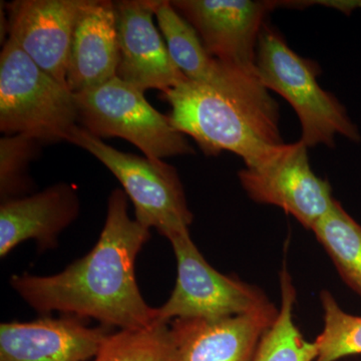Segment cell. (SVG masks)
<instances>
[{
    "instance_id": "52a82bcc",
    "label": "cell",
    "mask_w": 361,
    "mask_h": 361,
    "mask_svg": "<svg viewBox=\"0 0 361 361\" xmlns=\"http://www.w3.org/2000/svg\"><path fill=\"white\" fill-rule=\"evenodd\" d=\"M170 243L177 260V281L168 300L158 307L157 322L220 319L273 305L258 287L222 274L209 264L191 235H182Z\"/></svg>"
},
{
    "instance_id": "5b68a950",
    "label": "cell",
    "mask_w": 361,
    "mask_h": 361,
    "mask_svg": "<svg viewBox=\"0 0 361 361\" xmlns=\"http://www.w3.org/2000/svg\"><path fill=\"white\" fill-rule=\"evenodd\" d=\"M70 142L89 152L111 171L133 202L135 219L142 227L156 229L169 241L190 234L193 214L173 166L118 151L80 126L73 130Z\"/></svg>"
},
{
    "instance_id": "e0dca14e",
    "label": "cell",
    "mask_w": 361,
    "mask_h": 361,
    "mask_svg": "<svg viewBox=\"0 0 361 361\" xmlns=\"http://www.w3.org/2000/svg\"><path fill=\"white\" fill-rule=\"evenodd\" d=\"M342 280L361 297V225L338 201L311 230Z\"/></svg>"
},
{
    "instance_id": "6da1fadb",
    "label": "cell",
    "mask_w": 361,
    "mask_h": 361,
    "mask_svg": "<svg viewBox=\"0 0 361 361\" xmlns=\"http://www.w3.org/2000/svg\"><path fill=\"white\" fill-rule=\"evenodd\" d=\"M149 237V230L130 218L123 190L115 189L103 230L89 253L56 274L13 275L11 288L42 315L61 312L118 329L148 327L157 322L158 308L142 295L135 261Z\"/></svg>"
},
{
    "instance_id": "9a60e30c",
    "label": "cell",
    "mask_w": 361,
    "mask_h": 361,
    "mask_svg": "<svg viewBox=\"0 0 361 361\" xmlns=\"http://www.w3.org/2000/svg\"><path fill=\"white\" fill-rule=\"evenodd\" d=\"M80 213L78 190L68 183H58L30 196L1 202L0 206V257L16 247L32 240L39 250L58 245L61 233Z\"/></svg>"
},
{
    "instance_id": "30bf717a",
    "label": "cell",
    "mask_w": 361,
    "mask_h": 361,
    "mask_svg": "<svg viewBox=\"0 0 361 361\" xmlns=\"http://www.w3.org/2000/svg\"><path fill=\"white\" fill-rule=\"evenodd\" d=\"M281 4L251 0L171 1L193 26L211 56L257 78L259 37L267 14Z\"/></svg>"
},
{
    "instance_id": "7a4b0ae2",
    "label": "cell",
    "mask_w": 361,
    "mask_h": 361,
    "mask_svg": "<svg viewBox=\"0 0 361 361\" xmlns=\"http://www.w3.org/2000/svg\"><path fill=\"white\" fill-rule=\"evenodd\" d=\"M256 68L266 89L291 104L301 126V139L308 148H334L337 137L361 141L360 130L343 104L318 82L319 66L292 51L274 28L263 26L259 37Z\"/></svg>"
},
{
    "instance_id": "9c48e42d",
    "label": "cell",
    "mask_w": 361,
    "mask_h": 361,
    "mask_svg": "<svg viewBox=\"0 0 361 361\" xmlns=\"http://www.w3.org/2000/svg\"><path fill=\"white\" fill-rule=\"evenodd\" d=\"M238 177L249 198L283 209L306 229L312 230L336 201L329 183L311 169L308 147L300 140L275 147Z\"/></svg>"
},
{
    "instance_id": "44dd1931",
    "label": "cell",
    "mask_w": 361,
    "mask_h": 361,
    "mask_svg": "<svg viewBox=\"0 0 361 361\" xmlns=\"http://www.w3.org/2000/svg\"><path fill=\"white\" fill-rule=\"evenodd\" d=\"M42 142L25 135L0 140V197L1 202L20 198L30 191L28 167Z\"/></svg>"
},
{
    "instance_id": "3957f363",
    "label": "cell",
    "mask_w": 361,
    "mask_h": 361,
    "mask_svg": "<svg viewBox=\"0 0 361 361\" xmlns=\"http://www.w3.org/2000/svg\"><path fill=\"white\" fill-rule=\"evenodd\" d=\"M161 94L170 104L172 125L191 137L206 156L231 152L251 167L284 142L278 128L206 85L186 80Z\"/></svg>"
},
{
    "instance_id": "d6986e66",
    "label": "cell",
    "mask_w": 361,
    "mask_h": 361,
    "mask_svg": "<svg viewBox=\"0 0 361 361\" xmlns=\"http://www.w3.org/2000/svg\"><path fill=\"white\" fill-rule=\"evenodd\" d=\"M92 361H176L170 323L156 322L139 329H118L104 339Z\"/></svg>"
},
{
    "instance_id": "5bb4252c",
    "label": "cell",
    "mask_w": 361,
    "mask_h": 361,
    "mask_svg": "<svg viewBox=\"0 0 361 361\" xmlns=\"http://www.w3.org/2000/svg\"><path fill=\"white\" fill-rule=\"evenodd\" d=\"M278 312L273 304L258 312L220 319L173 320L176 361H252Z\"/></svg>"
},
{
    "instance_id": "ffe728a7",
    "label": "cell",
    "mask_w": 361,
    "mask_h": 361,
    "mask_svg": "<svg viewBox=\"0 0 361 361\" xmlns=\"http://www.w3.org/2000/svg\"><path fill=\"white\" fill-rule=\"evenodd\" d=\"M324 327L314 342L315 361H337L361 355V316L345 312L329 291L320 293Z\"/></svg>"
},
{
    "instance_id": "8992f818",
    "label": "cell",
    "mask_w": 361,
    "mask_h": 361,
    "mask_svg": "<svg viewBox=\"0 0 361 361\" xmlns=\"http://www.w3.org/2000/svg\"><path fill=\"white\" fill-rule=\"evenodd\" d=\"M75 97L78 123L99 139L122 137L156 160L194 154L169 116L157 111L144 92L118 78Z\"/></svg>"
},
{
    "instance_id": "2e32d148",
    "label": "cell",
    "mask_w": 361,
    "mask_h": 361,
    "mask_svg": "<svg viewBox=\"0 0 361 361\" xmlns=\"http://www.w3.org/2000/svg\"><path fill=\"white\" fill-rule=\"evenodd\" d=\"M118 52L115 4L90 0L71 40L66 82L73 94L84 92L116 78Z\"/></svg>"
},
{
    "instance_id": "277c9868",
    "label": "cell",
    "mask_w": 361,
    "mask_h": 361,
    "mask_svg": "<svg viewBox=\"0 0 361 361\" xmlns=\"http://www.w3.org/2000/svg\"><path fill=\"white\" fill-rule=\"evenodd\" d=\"M78 126L75 94L7 39L0 54V130L42 144L70 142Z\"/></svg>"
},
{
    "instance_id": "ba28073f",
    "label": "cell",
    "mask_w": 361,
    "mask_h": 361,
    "mask_svg": "<svg viewBox=\"0 0 361 361\" xmlns=\"http://www.w3.org/2000/svg\"><path fill=\"white\" fill-rule=\"evenodd\" d=\"M156 18L171 58L188 80L217 90L263 122L279 128V106L257 77L211 56L193 26L171 1L159 0Z\"/></svg>"
},
{
    "instance_id": "7c38bea8",
    "label": "cell",
    "mask_w": 361,
    "mask_h": 361,
    "mask_svg": "<svg viewBox=\"0 0 361 361\" xmlns=\"http://www.w3.org/2000/svg\"><path fill=\"white\" fill-rule=\"evenodd\" d=\"M89 4L90 0L11 2L6 6L8 39H13L42 71L66 85L73 32Z\"/></svg>"
},
{
    "instance_id": "4fadbf2b",
    "label": "cell",
    "mask_w": 361,
    "mask_h": 361,
    "mask_svg": "<svg viewBox=\"0 0 361 361\" xmlns=\"http://www.w3.org/2000/svg\"><path fill=\"white\" fill-rule=\"evenodd\" d=\"M84 318L44 315L0 325V361H92L110 334Z\"/></svg>"
},
{
    "instance_id": "8fae6325",
    "label": "cell",
    "mask_w": 361,
    "mask_h": 361,
    "mask_svg": "<svg viewBox=\"0 0 361 361\" xmlns=\"http://www.w3.org/2000/svg\"><path fill=\"white\" fill-rule=\"evenodd\" d=\"M114 4L120 52L116 78L144 92L149 89L165 92L186 82L154 23L158 0Z\"/></svg>"
},
{
    "instance_id": "ac0fdd59",
    "label": "cell",
    "mask_w": 361,
    "mask_h": 361,
    "mask_svg": "<svg viewBox=\"0 0 361 361\" xmlns=\"http://www.w3.org/2000/svg\"><path fill=\"white\" fill-rule=\"evenodd\" d=\"M281 306L272 326L259 343L252 361H315L317 346L308 341L294 322L296 288L286 268L280 273Z\"/></svg>"
}]
</instances>
